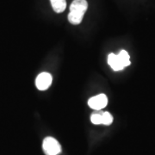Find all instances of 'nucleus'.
<instances>
[{
    "mask_svg": "<svg viewBox=\"0 0 155 155\" xmlns=\"http://www.w3.org/2000/svg\"><path fill=\"white\" fill-rule=\"evenodd\" d=\"M88 9V3L86 0H74L70 6V12L68 14V21L73 25L81 23L84 15Z\"/></svg>",
    "mask_w": 155,
    "mask_h": 155,
    "instance_id": "1",
    "label": "nucleus"
},
{
    "mask_svg": "<svg viewBox=\"0 0 155 155\" xmlns=\"http://www.w3.org/2000/svg\"><path fill=\"white\" fill-rule=\"evenodd\" d=\"M42 148L46 155H58L61 153V144L53 137H47L43 140Z\"/></svg>",
    "mask_w": 155,
    "mask_h": 155,
    "instance_id": "2",
    "label": "nucleus"
},
{
    "mask_svg": "<svg viewBox=\"0 0 155 155\" xmlns=\"http://www.w3.org/2000/svg\"><path fill=\"white\" fill-rule=\"evenodd\" d=\"M108 104V98L104 94H99L90 98L88 101V105L96 110H100L105 108Z\"/></svg>",
    "mask_w": 155,
    "mask_h": 155,
    "instance_id": "3",
    "label": "nucleus"
},
{
    "mask_svg": "<svg viewBox=\"0 0 155 155\" xmlns=\"http://www.w3.org/2000/svg\"><path fill=\"white\" fill-rule=\"evenodd\" d=\"M52 81H53V78L50 73L41 72L35 79V85L40 91H45L51 85Z\"/></svg>",
    "mask_w": 155,
    "mask_h": 155,
    "instance_id": "4",
    "label": "nucleus"
},
{
    "mask_svg": "<svg viewBox=\"0 0 155 155\" xmlns=\"http://www.w3.org/2000/svg\"><path fill=\"white\" fill-rule=\"evenodd\" d=\"M108 64L114 71H121L124 67L122 65L121 61L119 60V57L115 54H110L108 56Z\"/></svg>",
    "mask_w": 155,
    "mask_h": 155,
    "instance_id": "5",
    "label": "nucleus"
},
{
    "mask_svg": "<svg viewBox=\"0 0 155 155\" xmlns=\"http://www.w3.org/2000/svg\"><path fill=\"white\" fill-rule=\"evenodd\" d=\"M50 3L56 13H62L67 8V0H50Z\"/></svg>",
    "mask_w": 155,
    "mask_h": 155,
    "instance_id": "6",
    "label": "nucleus"
},
{
    "mask_svg": "<svg viewBox=\"0 0 155 155\" xmlns=\"http://www.w3.org/2000/svg\"><path fill=\"white\" fill-rule=\"evenodd\" d=\"M117 55L119 57V60L121 61L123 67H126L130 65V57H129V54H127V51L122 50Z\"/></svg>",
    "mask_w": 155,
    "mask_h": 155,
    "instance_id": "7",
    "label": "nucleus"
},
{
    "mask_svg": "<svg viewBox=\"0 0 155 155\" xmlns=\"http://www.w3.org/2000/svg\"><path fill=\"white\" fill-rule=\"evenodd\" d=\"M113 122V117L109 112H104L102 114V124L109 126Z\"/></svg>",
    "mask_w": 155,
    "mask_h": 155,
    "instance_id": "8",
    "label": "nucleus"
},
{
    "mask_svg": "<svg viewBox=\"0 0 155 155\" xmlns=\"http://www.w3.org/2000/svg\"><path fill=\"white\" fill-rule=\"evenodd\" d=\"M91 121L95 125L102 124V115H100V114H93V115H91Z\"/></svg>",
    "mask_w": 155,
    "mask_h": 155,
    "instance_id": "9",
    "label": "nucleus"
}]
</instances>
